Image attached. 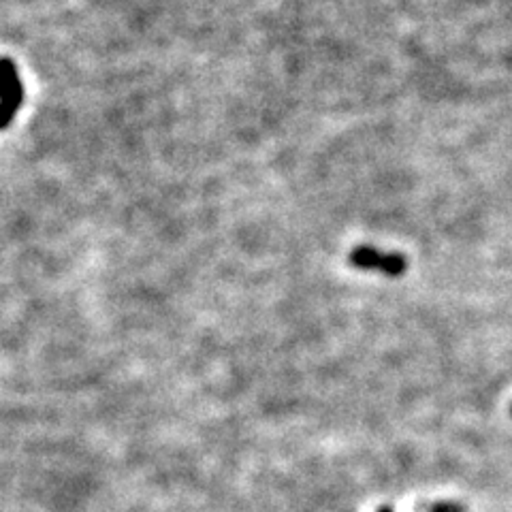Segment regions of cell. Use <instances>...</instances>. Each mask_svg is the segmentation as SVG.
Instances as JSON below:
<instances>
[{
	"label": "cell",
	"instance_id": "6da1fadb",
	"mask_svg": "<svg viewBox=\"0 0 512 512\" xmlns=\"http://www.w3.org/2000/svg\"><path fill=\"white\" fill-rule=\"evenodd\" d=\"M348 263L363 271H380L389 278H402L408 269V261L402 252H384L374 246H359L350 252Z\"/></svg>",
	"mask_w": 512,
	"mask_h": 512
},
{
	"label": "cell",
	"instance_id": "7a4b0ae2",
	"mask_svg": "<svg viewBox=\"0 0 512 512\" xmlns=\"http://www.w3.org/2000/svg\"><path fill=\"white\" fill-rule=\"evenodd\" d=\"M24 103V86L11 58H0V131L11 124Z\"/></svg>",
	"mask_w": 512,
	"mask_h": 512
},
{
	"label": "cell",
	"instance_id": "3957f363",
	"mask_svg": "<svg viewBox=\"0 0 512 512\" xmlns=\"http://www.w3.org/2000/svg\"><path fill=\"white\" fill-rule=\"evenodd\" d=\"M434 512H461V508L451 506V504H444V506H436Z\"/></svg>",
	"mask_w": 512,
	"mask_h": 512
},
{
	"label": "cell",
	"instance_id": "277c9868",
	"mask_svg": "<svg viewBox=\"0 0 512 512\" xmlns=\"http://www.w3.org/2000/svg\"><path fill=\"white\" fill-rule=\"evenodd\" d=\"M378 512H393V510H391V508H387V506H384V508H380Z\"/></svg>",
	"mask_w": 512,
	"mask_h": 512
}]
</instances>
